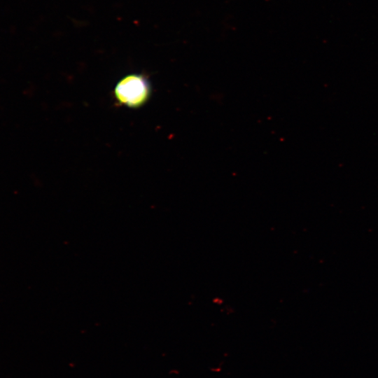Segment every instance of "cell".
Segmentation results:
<instances>
[{
  "instance_id": "obj_1",
  "label": "cell",
  "mask_w": 378,
  "mask_h": 378,
  "mask_svg": "<svg viewBox=\"0 0 378 378\" xmlns=\"http://www.w3.org/2000/svg\"><path fill=\"white\" fill-rule=\"evenodd\" d=\"M114 94L120 104L130 108H137L148 101L150 94V85L144 75L130 74L116 84Z\"/></svg>"
}]
</instances>
